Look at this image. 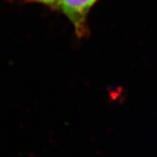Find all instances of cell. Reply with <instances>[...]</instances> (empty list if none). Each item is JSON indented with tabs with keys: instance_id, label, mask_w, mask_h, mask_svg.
<instances>
[{
	"instance_id": "6da1fadb",
	"label": "cell",
	"mask_w": 157,
	"mask_h": 157,
	"mask_svg": "<svg viewBox=\"0 0 157 157\" xmlns=\"http://www.w3.org/2000/svg\"><path fill=\"white\" fill-rule=\"evenodd\" d=\"M98 0H59V7L73 24L78 37L87 33L86 18L91 8Z\"/></svg>"
},
{
	"instance_id": "7a4b0ae2",
	"label": "cell",
	"mask_w": 157,
	"mask_h": 157,
	"mask_svg": "<svg viewBox=\"0 0 157 157\" xmlns=\"http://www.w3.org/2000/svg\"><path fill=\"white\" fill-rule=\"evenodd\" d=\"M31 1H34L39 4H43L45 6H52V7L59 6V0H31Z\"/></svg>"
}]
</instances>
